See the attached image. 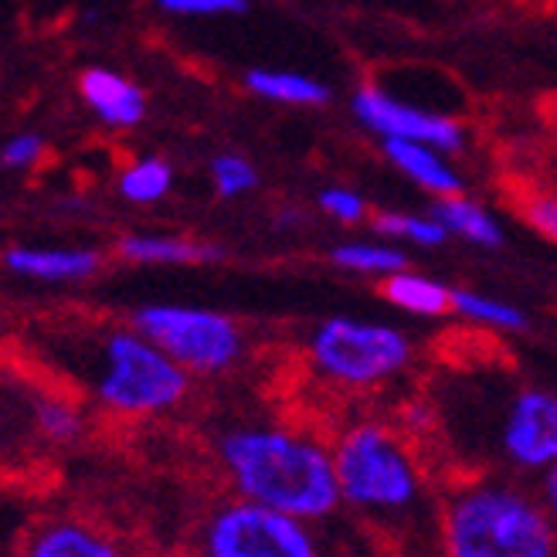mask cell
I'll return each mask as SVG.
<instances>
[{
	"instance_id": "6da1fadb",
	"label": "cell",
	"mask_w": 557,
	"mask_h": 557,
	"mask_svg": "<svg viewBox=\"0 0 557 557\" xmlns=\"http://www.w3.org/2000/svg\"><path fill=\"white\" fill-rule=\"evenodd\" d=\"M344 504L392 541L398 557H445L442 510L408 442L381 422H357L333 442Z\"/></svg>"
},
{
	"instance_id": "7a4b0ae2",
	"label": "cell",
	"mask_w": 557,
	"mask_h": 557,
	"mask_svg": "<svg viewBox=\"0 0 557 557\" xmlns=\"http://www.w3.org/2000/svg\"><path fill=\"white\" fill-rule=\"evenodd\" d=\"M218 459L238 496L283 513L323 520L344 504L333 449L302 432L242 425L218 438Z\"/></svg>"
},
{
	"instance_id": "3957f363",
	"label": "cell",
	"mask_w": 557,
	"mask_h": 557,
	"mask_svg": "<svg viewBox=\"0 0 557 557\" xmlns=\"http://www.w3.org/2000/svg\"><path fill=\"white\" fill-rule=\"evenodd\" d=\"M442 507L445 557H557L544 499L510 483H466Z\"/></svg>"
},
{
	"instance_id": "277c9868",
	"label": "cell",
	"mask_w": 557,
	"mask_h": 557,
	"mask_svg": "<svg viewBox=\"0 0 557 557\" xmlns=\"http://www.w3.org/2000/svg\"><path fill=\"white\" fill-rule=\"evenodd\" d=\"M89 387L116 414H160L184 401L190 374L139 326H109L89 357Z\"/></svg>"
},
{
	"instance_id": "5b68a950",
	"label": "cell",
	"mask_w": 557,
	"mask_h": 557,
	"mask_svg": "<svg viewBox=\"0 0 557 557\" xmlns=\"http://www.w3.org/2000/svg\"><path fill=\"white\" fill-rule=\"evenodd\" d=\"M414 357V347L392 323L330 317L306 341L310 368L341 387H374L398 377Z\"/></svg>"
},
{
	"instance_id": "8992f818",
	"label": "cell",
	"mask_w": 557,
	"mask_h": 557,
	"mask_svg": "<svg viewBox=\"0 0 557 557\" xmlns=\"http://www.w3.org/2000/svg\"><path fill=\"white\" fill-rule=\"evenodd\" d=\"M133 326L171 354L187 374H221L235 368L245 354L242 326L201 306H177V302H150L133 313Z\"/></svg>"
},
{
	"instance_id": "52a82bcc",
	"label": "cell",
	"mask_w": 557,
	"mask_h": 557,
	"mask_svg": "<svg viewBox=\"0 0 557 557\" xmlns=\"http://www.w3.org/2000/svg\"><path fill=\"white\" fill-rule=\"evenodd\" d=\"M310 520L283 513L256 499H235L218 507L205 531V557H320L317 537L310 534Z\"/></svg>"
},
{
	"instance_id": "ba28073f",
	"label": "cell",
	"mask_w": 557,
	"mask_h": 557,
	"mask_svg": "<svg viewBox=\"0 0 557 557\" xmlns=\"http://www.w3.org/2000/svg\"><path fill=\"white\" fill-rule=\"evenodd\" d=\"M350 109L357 123L381 139H418V144H432L445 153L466 150V129L459 120L398 99L381 86H371V82L354 92Z\"/></svg>"
},
{
	"instance_id": "9c48e42d",
	"label": "cell",
	"mask_w": 557,
	"mask_h": 557,
	"mask_svg": "<svg viewBox=\"0 0 557 557\" xmlns=\"http://www.w3.org/2000/svg\"><path fill=\"white\" fill-rule=\"evenodd\" d=\"M499 453L517 469L547 472L557 466V395L544 387H520L504 405L496 429Z\"/></svg>"
},
{
	"instance_id": "30bf717a",
	"label": "cell",
	"mask_w": 557,
	"mask_h": 557,
	"mask_svg": "<svg viewBox=\"0 0 557 557\" xmlns=\"http://www.w3.org/2000/svg\"><path fill=\"white\" fill-rule=\"evenodd\" d=\"M78 96L109 129H133L147 116V96L113 69H86L78 75Z\"/></svg>"
},
{
	"instance_id": "8fae6325",
	"label": "cell",
	"mask_w": 557,
	"mask_h": 557,
	"mask_svg": "<svg viewBox=\"0 0 557 557\" xmlns=\"http://www.w3.org/2000/svg\"><path fill=\"white\" fill-rule=\"evenodd\" d=\"M8 272L35 283H86L102 269V256L92 248H35L17 245L4 252Z\"/></svg>"
},
{
	"instance_id": "7c38bea8",
	"label": "cell",
	"mask_w": 557,
	"mask_h": 557,
	"mask_svg": "<svg viewBox=\"0 0 557 557\" xmlns=\"http://www.w3.org/2000/svg\"><path fill=\"white\" fill-rule=\"evenodd\" d=\"M381 150L398 174H405L411 184L429 190L435 201L462 194V177L449 163V153L445 150L432 144H418V139H381Z\"/></svg>"
},
{
	"instance_id": "4fadbf2b",
	"label": "cell",
	"mask_w": 557,
	"mask_h": 557,
	"mask_svg": "<svg viewBox=\"0 0 557 557\" xmlns=\"http://www.w3.org/2000/svg\"><path fill=\"white\" fill-rule=\"evenodd\" d=\"M116 256L133 265H194L221 259V248L184 235H123Z\"/></svg>"
},
{
	"instance_id": "5bb4252c",
	"label": "cell",
	"mask_w": 557,
	"mask_h": 557,
	"mask_svg": "<svg viewBox=\"0 0 557 557\" xmlns=\"http://www.w3.org/2000/svg\"><path fill=\"white\" fill-rule=\"evenodd\" d=\"M381 296L395 306L401 313L411 317H445L453 313V289L442 286L438 278L411 272V269H398L392 275L381 278Z\"/></svg>"
},
{
	"instance_id": "9a60e30c",
	"label": "cell",
	"mask_w": 557,
	"mask_h": 557,
	"mask_svg": "<svg viewBox=\"0 0 557 557\" xmlns=\"http://www.w3.org/2000/svg\"><path fill=\"white\" fill-rule=\"evenodd\" d=\"M24 557H123L113 544L102 534L89 531V527L62 520V523H48L27 541Z\"/></svg>"
},
{
	"instance_id": "2e32d148",
	"label": "cell",
	"mask_w": 557,
	"mask_h": 557,
	"mask_svg": "<svg viewBox=\"0 0 557 557\" xmlns=\"http://www.w3.org/2000/svg\"><path fill=\"white\" fill-rule=\"evenodd\" d=\"M449 235L462 238V242H472L480 248H499L504 245V225L472 198H462V194H453V198H438L435 201V211H432Z\"/></svg>"
},
{
	"instance_id": "e0dca14e",
	"label": "cell",
	"mask_w": 557,
	"mask_h": 557,
	"mask_svg": "<svg viewBox=\"0 0 557 557\" xmlns=\"http://www.w3.org/2000/svg\"><path fill=\"white\" fill-rule=\"evenodd\" d=\"M245 89L283 106H323L330 99V89L320 78L283 69H252L245 75Z\"/></svg>"
},
{
	"instance_id": "ac0fdd59",
	"label": "cell",
	"mask_w": 557,
	"mask_h": 557,
	"mask_svg": "<svg viewBox=\"0 0 557 557\" xmlns=\"http://www.w3.org/2000/svg\"><path fill=\"white\" fill-rule=\"evenodd\" d=\"M171 184H174V166L160 157H136L116 177L120 198L129 205H157L166 198Z\"/></svg>"
},
{
	"instance_id": "d6986e66",
	"label": "cell",
	"mask_w": 557,
	"mask_h": 557,
	"mask_svg": "<svg viewBox=\"0 0 557 557\" xmlns=\"http://www.w3.org/2000/svg\"><path fill=\"white\" fill-rule=\"evenodd\" d=\"M330 262L354 272V275H374L384 278L398 269H408V259L401 248H395L392 242H344L330 252Z\"/></svg>"
},
{
	"instance_id": "ffe728a7",
	"label": "cell",
	"mask_w": 557,
	"mask_h": 557,
	"mask_svg": "<svg viewBox=\"0 0 557 557\" xmlns=\"http://www.w3.org/2000/svg\"><path fill=\"white\" fill-rule=\"evenodd\" d=\"M453 313H459L469 323H480L499 333H523L527 313L517 310L513 302L486 296L480 289H453Z\"/></svg>"
},
{
	"instance_id": "44dd1931",
	"label": "cell",
	"mask_w": 557,
	"mask_h": 557,
	"mask_svg": "<svg viewBox=\"0 0 557 557\" xmlns=\"http://www.w3.org/2000/svg\"><path fill=\"white\" fill-rule=\"evenodd\" d=\"M371 228L384 238L411 242L418 248H438L449 238V228L435 214H408V211H377Z\"/></svg>"
},
{
	"instance_id": "7402d4cb",
	"label": "cell",
	"mask_w": 557,
	"mask_h": 557,
	"mask_svg": "<svg viewBox=\"0 0 557 557\" xmlns=\"http://www.w3.org/2000/svg\"><path fill=\"white\" fill-rule=\"evenodd\" d=\"M35 429L48 438V442H72L82 432V414L72 401L45 395L35 401Z\"/></svg>"
},
{
	"instance_id": "603a6c76",
	"label": "cell",
	"mask_w": 557,
	"mask_h": 557,
	"mask_svg": "<svg viewBox=\"0 0 557 557\" xmlns=\"http://www.w3.org/2000/svg\"><path fill=\"white\" fill-rule=\"evenodd\" d=\"M211 184L221 198H242L256 184H259V171L252 160H245L242 153H218L211 157Z\"/></svg>"
},
{
	"instance_id": "cb8c5ba5",
	"label": "cell",
	"mask_w": 557,
	"mask_h": 557,
	"mask_svg": "<svg viewBox=\"0 0 557 557\" xmlns=\"http://www.w3.org/2000/svg\"><path fill=\"white\" fill-rule=\"evenodd\" d=\"M517 211L541 238L557 245V187H527L517 194Z\"/></svg>"
},
{
	"instance_id": "d4e9b609",
	"label": "cell",
	"mask_w": 557,
	"mask_h": 557,
	"mask_svg": "<svg viewBox=\"0 0 557 557\" xmlns=\"http://www.w3.org/2000/svg\"><path fill=\"white\" fill-rule=\"evenodd\" d=\"M317 208L333 218V221H341V225H360V221H368L371 218V208L368 201L360 198L357 190L350 187H323L317 194Z\"/></svg>"
},
{
	"instance_id": "484cf974",
	"label": "cell",
	"mask_w": 557,
	"mask_h": 557,
	"mask_svg": "<svg viewBox=\"0 0 557 557\" xmlns=\"http://www.w3.org/2000/svg\"><path fill=\"white\" fill-rule=\"evenodd\" d=\"M45 136L38 133H14L4 139V147H0V163L8 166V171H32L35 163L45 160Z\"/></svg>"
},
{
	"instance_id": "4316f807",
	"label": "cell",
	"mask_w": 557,
	"mask_h": 557,
	"mask_svg": "<svg viewBox=\"0 0 557 557\" xmlns=\"http://www.w3.org/2000/svg\"><path fill=\"white\" fill-rule=\"evenodd\" d=\"M157 8L177 17H228L245 14L248 0H157Z\"/></svg>"
},
{
	"instance_id": "83f0119b",
	"label": "cell",
	"mask_w": 557,
	"mask_h": 557,
	"mask_svg": "<svg viewBox=\"0 0 557 557\" xmlns=\"http://www.w3.org/2000/svg\"><path fill=\"white\" fill-rule=\"evenodd\" d=\"M541 499H544V507H547V513H550V520H554V527H557V466H550V469L544 472Z\"/></svg>"
}]
</instances>
